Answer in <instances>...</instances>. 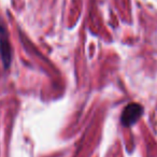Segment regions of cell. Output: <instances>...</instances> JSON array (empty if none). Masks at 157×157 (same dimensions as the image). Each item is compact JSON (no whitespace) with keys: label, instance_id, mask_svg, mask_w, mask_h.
I'll use <instances>...</instances> for the list:
<instances>
[{"label":"cell","instance_id":"cell-1","mask_svg":"<svg viewBox=\"0 0 157 157\" xmlns=\"http://www.w3.org/2000/svg\"><path fill=\"white\" fill-rule=\"evenodd\" d=\"M143 107L139 103H129L126 108L124 109L122 113V117H121V122L125 127L132 126L133 124L138 122L140 117L143 114Z\"/></svg>","mask_w":157,"mask_h":157},{"label":"cell","instance_id":"cell-2","mask_svg":"<svg viewBox=\"0 0 157 157\" xmlns=\"http://www.w3.org/2000/svg\"><path fill=\"white\" fill-rule=\"evenodd\" d=\"M0 54H1V59L5 68H9L12 60V53L8 33L2 23H0Z\"/></svg>","mask_w":157,"mask_h":157}]
</instances>
